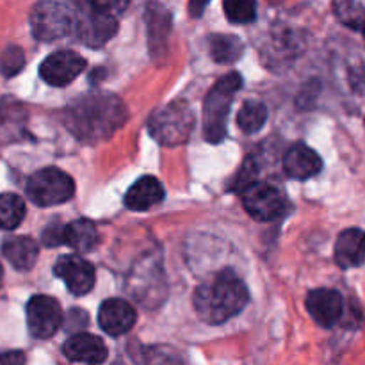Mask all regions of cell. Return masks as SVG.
<instances>
[{
  "label": "cell",
  "instance_id": "1",
  "mask_svg": "<svg viewBox=\"0 0 365 365\" xmlns=\"http://www.w3.org/2000/svg\"><path fill=\"white\" fill-rule=\"evenodd\" d=\"M66 128L84 143L110 138L127 120V107L110 93H89L64 110Z\"/></svg>",
  "mask_w": 365,
  "mask_h": 365
},
{
  "label": "cell",
  "instance_id": "2",
  "mask_svg": "<svg viewBox=\"0 0 365 365\" xmlns=\"http://www.w3.org/2000/svg\"><path fill=\"white\" fill-rule=\"evenodd\" d=\"M250 302L245 282L230 269L217 273L212 280L205 282L195 291V310L202 321L209 324L227 323Z\"/></svg>",
  "mask_w": 365,
  "mask_h": 365
},
{
  "label": "cell",
  "instance_id": "3",
  "mask_svg": "<svg viewBox=\"0 0 365 365\" xmlns=\"http://www.w3.org/2000/svg\"><path fill=\"white\" fill-rule=\"evenodd\" d=\"M242 78L237 71L221 77L212 86L203 102V135L209 143L223 141L227 135V120L234 95L241 89Z\"/></svg>",
  "mask_w": 365,
  "mask_h": 365
},
{
  "label": "cell",
  "instance_id": "4",
  "mask_svg": "<svg viewBox=\"0 0 365 365\" xmlns=\"http://www.w3.org/2000/svg\"><path fill=\"white\" fill-rule=\"evenodd\" d=\"M195 127V114L185 100H175L152 114L148 130L157 143L178 146L185 143Z\"/></svg>",
  "mask_w": 365,
  "mask_h": 365
},
{
  "label": "cell",
  "instance_id": "5",
  "mask_svg": "<svg viewBox=\"0 0 365 365\" xmlns=\"http://www.w3.org/2000/svg\"><path fill=\"white\" fill-rule=\"evenodd\" d=\"M75 16L68 6L53 0L38 2L31 11V31L39 41H56L75 31Z\"/></svg>",
  "mask_w": 365,
  "mask_h": 365
},
{
  "label": "cell",
  "instance_id": "6",
  "mask_svg": "<svg viewBox=\"0 0 365 365\" xmlns=\"http://www.w3.org/2000/svg\"><path fill=\"white\" fill-rule=\"evenodd\" d=\"M75 184L71 177L57 168L39 170L29 178L27 196L38 207H53L71 200Z\"/></svg>",
  "mask_w": 365,
  "mask_h": 365
},
{
  "label": "cell",
  "instance_id": "7",
  "mask_svg": "<svg viewBox=\"0 0 365 365\" xmlns=\"http://www.w3.org/2000/svg\"><path fill=\"white\" fill-rule=\"evenodd\" d=\"M246 212L257 221H274L287 209L280 189L266 182H250L241 191Z\"/></svg>",
  "mask_w": 365,
  "mask_h": 365
},
{
  "label": "cell",
  "instance_id": "8",
  "mask_svg": "<svg viewBox=\"0 0 365 365\" xmlns=\"http://www.w3.org/2000/svg\"><path fill=\"white\" fill-rule=\"evenodd\" d=\"M63 323V310L50 296H34L27 303V327L34 339L53 337Z\"/></svg>",
  "mask_w": 365,
  "mask_h": 365
},
{
  "label": "cell",
  "instance_id": "9",
  "mask_svg": "<svg viewBox=\"0 0 365 365\" xmlns=\"http://www.w3.org/2000/svg\"><path fill=\"white\" fill-rule=\"evenodd\" d=\"M86 68V59L73 50H59L43 61L39 75L43 81L56 88L71 84Z\"/></svg>",
  "mask_w": 365,
  "mask_h": 365
},
{
  "label": "cell",
  "instance_id": "10",
  "mask_svg": "<svg viewBox=\"0 0 365 365\" xmlns=\"http://www.w3.org/2000/svg\"><path fill=\"white\" fill-rule=\"evenodd\" d=\"M75 31L84 45L95 48V46L106 45L116 34L118 20L113 14L102 13L89 6V9L75 20Z\"/></svg>",
  "mask_w": 365,
  "mask_h": 365
},
{
  "label": "cell",
  "instance_id": "11",
  "mask_svg": "<svg viewBox=\"0 0 365 365\" xmlns=\"http://www.w3.org/2000/svg\"><path fill=\"white\" fill-rule=\"evenodd\" d=\"M53 273L63 278L73 296H84L95 285V269L88 260L77 255H63L56 262Z\"/></svg>",
  "mask_w": 365,
  "mask_h": 365
},
{
  "label": "cell",
  "instance_id": "12",
  "mask_svg": "<svg viewBox=\"0 0 365 365\" xmlns=\"http://www.w3.org/2000/svg\"><path fill=\"white\" fill-rule=\"evenodd\" d=\"M307 310L319 327L331 328L344 312V299L335 289H316L307 296Z\"/></svg>",
  "mask_w": 365,
  "mask_h": 365
},
{
  "label": "cell",
  "instance_id": "13",
  "mask_svg": "<svg viewBox=\"0 0 365 365\" xmlns=\"http://www.w3.org/2000/svg\"><path fill=\"white\" fill-rule=\"evenodd\" d=\"M135 323V310L125 299H106L100 307L98 324L110 337H121L128 334Z\"/></svg>",
  "mask_w": 365,
  "mask_h": 365
},
{
  "label": "cell",
  "instance_id": "14",
  "mask_svg": "<svg viewBox=\"0 0 365 365\" xmlns=\"http://www.w3.org/2000/svg\"><path fill=\"white\" fill-rule=\"evenodd\" d=\"M285 173L296 180H309L323 170V160L316 150L307 146L305 143H296L287 150L284 159Z\"/></svg>",
  "mask_w": 365,
  "mask_h": 365
},
{
  "label": "cell",
  "instance_id": "15",
  "mask_svg": "<svg viewBox=\"0 0 365 365\" xmlns=\"http://www.w3.org/2000/svg\"><path fill=\"white\" fill-rule=\"evenodd\" d=\"M64 356L78 364H102L107 360V346L91 334H75L63 346Z\"/></svg>",
  "mask_w": 365,
  "mask_h": 365
},
{
  "label": "cell",
  "instance_id": "16",
  "mask_svg": "<svg viewBox=\"0 0 365 365\" xmlns=\"http://www.w3.org/2000/svg\"><path fill=\"white\" fill-rule=\"evenodd\" d=\"M335 262L342 269L360 267L365 262V230L348 228L335 242Z\"/></svg>",
  "mask_w": 365,
  "mask_h": 365
},
{
  "label": "cell",
  "instance_id": "17",
  "mask_svg": "<svg viewBox=\"0 0 365 365\" xmlns=\"http://www.w3.org/2000/svg\"><path fill=\"white\" fill-rule=\"evenodd\" d=\"M164 192L163 184L155 177H141L135 184L130 185V189L125 195V205L130 210H148L152 207L163 203Z\"/></svg>",
  "mask_w": 365,
  "mask_h": 365
},
{
  "label": "cell",
  "instance_id": "18",
  "mask_svg": "<svg viewBox=\"0 0 365 365\" xmlns=\"http://www.w3.org/2000/svg\"><path fill=\"white\" fill-rule=\"evenodd\" d=\"M2 253L7 262L18 271H29L36 264L39 255L38 242L32 237H9L4 241Z\"/></svg>",
  "mask_w": 365,
  "mask_h": 365
},
{
  "label": "cell",
  "instance_id": "19",
  "mask_svg": "<svg viewBox=\"0 0 365 365\" xmlns=\"http://www.w3.org/2000/svg\"><path fill=\"white\" fill-rule=\"evenodd\" d=\"M146 21H148L150 48H152V53L163 52L166 48L168 34H170L171 27L170 13L160 4L152 2L146 7Z\"/></svg>",
  "mask_w": 365,
  "mask_h": 365
},
{
  "label": "cell",
  "instance_id": "20",
  "mask_svg": "<svg viewBox=\"0 0 365 365\" xmlns=\"http://www.w3.org/2000/svg\"><path fill=\"white\" fill-rule=\"evenodd\" d=\"M96 242H98V230L93 221L75 220L64 227V245L73 248L75 252H91Z\"/></svg>",
  "mask_w": 365,
  "mask_h": 365
},
{
  "label": "cell",
  "instance_id": "21",
  "mask_svg": "<svg viewBox=\"0 0 365 365\" xmlns=\"http://www.w3.org/2000/svg\"><path fill=\"white\" fill-rule=\"evenodd\" d=\"M210 56L217 63H234L241 57L245 45L237 36L216 34L210 38Z\"/></svg>",
  "mask_w": 365,
  "mask_h": 365
},
{
  "label": "cell",
  "instance_id": "22",
  "mask_svg": "<svg viewBox=\"0 0 365 365\" xmlns=\"http://www.w3.org/2000/svg\"><path fill=\"white\" fill-rule=\"evenodd\" d=\"M267 120V107L260 100H248L242 103L237 114V125L245 134H257Z\"/></svg>",
  "mask_w": 365,
  "mask_h": 365
},
{
  "label": "cell",
  "instance_id": "23",
  "mask_svg": "<svg viewBox=\"0 0 365 365\" xmlns=\"http://www.w3.org/2000/svg\"><path fill=\"white\" fill-rule=\"evenodd\" d=\"M25 217V202L18 195H0V228L14 230Z\"/></svg>",
  "mask_w": 365,
  "mask_h": 365
},
{
  "label": "cell",
  "instance_id": "24",
  "mask_svg": "<svg viewBox=\"0 0 365 365\" xmlns=\"http://www.w3.org/2000/svg\"><path fill=\"white\" fill-rule=\"evenodd\" d=\"M223 9L232 24H252L257 18V0H223Z\"/></svg>",
  "mask_w": 365,
  "mask_h": 365
},
{
  "label": "cell",
  "instance_id": "25",
  "mask_svg": "<svg viewBox=\"0 0 365 365\" xmlns=\"http://www.w3.org/2000/svg\"><path fill=\"white\" fill-rule=\"evenodd\" d=\"M24 66L25 53L20 46L11 45L4 48L2 56H0V70H2L4 77H14L16 73H20Z\"/></svg>",
  "mask_w": 365,
  "mask_h": 365
},
{
  "label": "cell",
  "instance_id": "26",
  "mask_svg": "<svg viewBox=\"0 0 365 365\" xmlns=\"http://www.w3.org/2000/svg\"><path fill=\"white\" fill-rule=\"evenodd\" d=\"M335 13L341 18L342 24L353 29H360V25L365 20L364 9L359 4L353 2V0H337V4H335Z\"/></svg>",
  "mask_w": 365,
  "mask_h": 365
},
{
  "label": "cell",
  "instance_id": "27",
  "mask_svg": "<svg viewBox=\"0 0 365 365\" xmlns=\"http://www.w3.org/2000/svg\"><path fill=\"white\" fill-rule=\"evenodd\" d=\"M88 4L93 9H98L102 13L113 14V16L118 18L128 9L130 0H88Z\"/></svg>",
  "mask_w": 365,
  "mask_h": 365
},
{
  "label": "cell",
  "instance_id": "28",
  "mask_svg": "<svg viewBox=\"0 0 365 365\" xmlns=\"http://www.w3.org/2000/svg\"><path fill=\"white\" fill-rule=\"evenodd\" d=\"M43 245L48 246V248H53V246H61L64 245V227L61 225L52 223L45 228L41 235Z\"/></svg>",
  "mask_w": 365,
  "mask_h": 365
},
{
  "label": "cell",
  "instance_id": "29",
  "mask_svg": "<svg viewBox=\"0 0 365 365\" xmlns=\"http://www.w3.org/2000/svg\"><path fill=\"white\" fill-rule=\"evenodd\" d=\"M210 0H189V13H191V16H202Z\"/></svg>",
  "mask_w": 365,
  "mask_h": 365
},
{
  "label": "cell",
  "instance_id": "30",
  "mask_svg": "<svg viewBox=\"0 0 365 365\" xmlns=\"http://www.w3.org/2000/svg\"><path fill=\"white\" fill-rule=\"evenodd\" d=\"M24 362H25V356L21 355L20 351H9V353H4V355H0V364L16 365V364H24Z\"/></svg>",
  "mask_w": 365,
  "mask_h": 365
},
{
  "label": "cell",
  "instance_id": "31",
  "mask_svg": "<svg viewBox=\"0 0 365 365\" xmlns=\"http://www.w3.org/2000/svg\"><path fill=\"white\" fill-rule=\"evenodd\" d=\"M359 31H362V34H364V41H365V20L362 21V25H360Z\"/></svg>",
  "mask_w": 365,
  "mask_h": 365
},
{
  "label": "cell",
  "instance_id": "32",
  "mask_svg": "<svg viewBox=\"0 0 365 365\" xmlns=\"http://www.w3.org/2000/svg\"><path fill=\"white\" fill-rule=\"evenodd\" d=\"M2 280H4V269L2 266H0V285H2Z\"/></svg>",
  "mask_w": 365,
  "mask_h": 365
}]
</instances>
